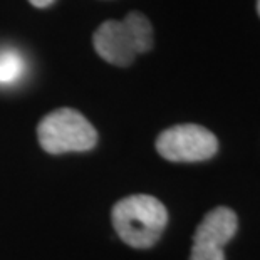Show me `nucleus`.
Masks as SVG:
<instances>
[{
    "mask_svg": "<svg viewBox=\"0 0 260 260\" xmlns=\"http://www.w3.org/2000/svg\"><path fill=\"white\" fill-rule=\"evenodd\" d=\"M92 44L106 62L126 68L153 47L151 22L141 12H129L123 20H106L94 32Z\"/></svg>",
    "mask_w": 260,
    "mask_h": 260,
    "instance_id": "2",
    "label": "nucleus"
},
{
    "mask_svg": "<svg viewBox=\"0 0 260 260\" xmlns=\"http://www.w3.org/2000/svg\"><path fill=\"white\" fill-rule=\"evenodd\" d=\"M156 151L173 163L205 161L217 154L218 140L200 124H176L156 138Z\"/></svg>",
    "mask_w": 260,
    "mask_h": 260,
    "instance_id": "4",
    "label": "nucleus"
},
{
    "mask_svg": "<svg viewBox=\"0 0 260 260\" xmlns=\"http://www.w3.org/2000/svg\"><path fill=\"white\" fill-rule=\"evenodd\" d=\"M257 12H258V15H260V0H257Z\"/></svg>",
    "mask_w": 260,
    "mask_h": 260,
    "instance_id": "8",
    "label": "nucleus"
},
{
    "mask_svg": "<svg viewBox=\"0 0 260 260\" xmlns=\"http://www.w3.org/2000/svg\"><path fill=\"white\" fill-rule=\"evenodd\" d=\"M39 145L51 154L89 151L98 143V131L79 111L60 108L37 124Z\"/></svg>",
    "mask_w": 260,
    "mask_h": 260,
    "instance_id": "3",
    "label": "nucleus"
},
{
    "mask_svg": "<svg viewBox=\"0 0 260 260\" xmlns=\"http://www.w3.org/2000/svg\"><path fill=\"white\" fill-rule=\"evenodd\" d=\"M116 234L133 248H149L161 239L168 223L165 205L151 195H131L113 207Z\"/></svg>",
    "mask_w": 260,
    "mask_h": 260,
    "instance_id": "1",
    "label": "nucleus"
},
{
    "mask_svg": "<svg viewBox=\"0 0 260 260\" xmlns=\"http://www.w3.org/2000/svg\"><path fill=\"white\" fill-rule=\"evenodd\" d=\"M237 229L239 218L234 210L213 208L197 226L190 260H225L223 247L235 237Z\"/></svg>",
    "mask_w": 260,
    "mask_h": 260,
    "instance_id": "5",
    "label": "nucleus"
},
{
    "mask_svg": "<svg viewBox=\"0 0 260 260\" xmlns=\"http://www.w3.org/2000/svg\"><path fill=\"white\" fill-rule=\"evenodd\" d=\"M29 2L34 5V7H39V9H44V7H49L51 4H54L56 0H29Z\"/></svg>",
    "mask_w": 260,
    "mask_h": 260,
    "instance_id": "7",
    "label": "nucleus"
},
{
    "mask_svg": "<svg viewBox=\"0 0 260 260\" xmlns=\"http://www.w3.org/2000/svg\"><path fill=\"white\" fill-rule=\"evenodd\" d=\"M24 56L15 49H0V86H14L25 74Z\"/></svg>",
    "mask_w": 260,
    "mask_h": 260,
    "instance_id": "6",
    "label": "nucleus"
}]
</instances>
